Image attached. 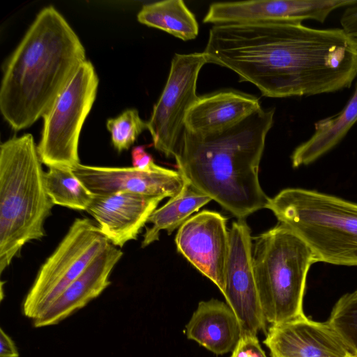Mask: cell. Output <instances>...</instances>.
I'll return each mask as SVG.
<instances>
[{"label": "cell", "mask_w": 357, "mask_h": 357, "mask_svg": "<svg viewBox=\"0 0 357 357\" xmlns=\"http://www.w3.org/2000/svg\"><path fill=\"white\" fill-rule=\"evenodd\" d=\"M271 98L335 93L357 77V40L302 22L215 24L203 52Z\"/></svg>", "instance_id": "1"}, {"label": "cell", "mask_w": 357, "mask_h": 357, "mask_svg": "<svg viewBox=\"0 0 357 357\" xmlns=\"http://www.w3.org/2000/svg\"><path fill=\"white\" fill-rule=\"evenodd\" d=\"M275 109L260 108L224 130L199 134L186 128L174 157L185 178L238 219L264 208L268 197L259 167Z\"/></svg>", "instance_id": "2"}, {"label": "cell", "mask_w": 357, "mask_h": 357, "mask_svg": "<svg viewBox=\"0 0 357 357\" xmlns=\"http://www.w3.org/2000/svg\"><path fill=\"white\" fill-rule=\"evenodd\" d=\"M85 61V49L63 16L52 6L43 8L3 67V119L17 131L31 126Z\"/></svg>", "instance_id": "3"}, {"label": "cell", "mask_w": 357, "mask_h": 357, "mask_svg": "<svg viewBox=\"0 0 357 357\" xmlns=\"http://www.w3.org/2000/svg\"><path fill=\"white\" fill-rule=\"evenodd\" d=\"M37 146L30 133L0 146V273L23 246L45 236L54 206L44 183Z\"/></svg>", "instance_id": "4"}, {"label": "cell", "mask_w": 357, "mask_h": 357, "mask_svg": "<svg viewBox=\"0 0 357 357\" xmlns=\"http://www.w3.org/2000/svg\"><path fill=\"white\" fill-rule=\"evenodd\" d=\"M266 208L310 248L317 262L357 266V203L303 188H286Z\"/></svg>", "instance_id": "5"}, {"label": "cell", "mask_w": 357, "mask_h": 357, "mask_svg": "<svg viewBox=\"0 0 357 357\" xmlns=\"http://www.w3.org/2000/svg\"><path fill=\"white\" fill-rule=\"evenodd\" d=\"M316 262L308 245L281 222L255 238L253 271L267 322L278 324L305 316L307 275Z\"/></svg>", "instance_id": "6"}, {"label": "cell", "mask_w": 357, "mask_h": 357, "mask_svg": "<svg viewBox=\"0 0 357 357\" xmlns=\"http://www.w3.org/2000/svg\"><path fill=\"white\" fill-rule=\"evenodd\" d=\"M98 86L95 68L86 60L43 115L37 149L42 163L47 167L73 169L80 164L79 135L95 101Z\"/></svg>", "instance_id": "7"}, {"label": "cell", "mask_w": 357, "mask_h": 357, "mask_svg": "<svg viewBox=\"0 0 357 357\" xmlns=\"http://www.w3.org/2000/svg\"><path fill=\"white\" fill-rule=\"evenodd\" d=\"M109 243L98 226L89 219H75L39 269L24 300V315L35 319L84 271Z\"/></svg>", "instance_id": "8"}, {"label": "cell", "mask_w": 357, "mask_h": 357, "mask_svg": "<svg viewBox=\"0 0 357 357\" xmlns=\"http://www.w3.org/2000/svg\"><path fill=\"white\" fill-rule=\"evenodd\" d=\"M204 52L175 54L164 89L146 122L155 149L174 158L185 129V117L199 96L197 82L207 63Z\"/></svg>", "instance_id": "9"}, {"label": "cell", "mask_w": 357, "mask_h": 357, "mask_svg": "<svg viewBox=\"0 0 357 357\" xmlns=\"http://www.w3.org/2000/svg\"><path fill=\"white\" fill-rule=\"evenodd\" d=\"M229 231V250L222 294L227 305L237 316L243 335L266 333L265 319L258 297L252 265L250 229L244 219L232 223Z\"/></svg>", "instance_id": "10"}, {"label": "cell", "mask_w": 357, "mask_h": 357, "mask_svg": "<svg viewBox=\"0 0 357 357\" xmlns=\"http://www.w3.org/2000/svg\"><path fill=\"white\" fill-rule=\"evenodd\" d=\"M227 219L220 213L204 210L190 217L175 238L177 250L224 293L229 250Z\"/></svg>", "instance_id": "11"}, {"label": "cell", "mask_w": 357, "mask_h": 357, "mask_svg": "<svg viewBox=\"0 0 357 357\" xmlns=\"http://www.w3.org/2000/svg\"><path fill=\"white\" fill-rule=\"evenodd\" d=\"M357 0H263L212 3L203 22L215 24H261L313 20L324 23L335 10Z\"/></svg>", "instance_id": "12"}, {"label": "cell", "mask_w": 357, "mask_h": 357, "mask_svg": "<svg viewBox=\"0 0 357 357\" xmlns=\"http://www.w3.org/2000/svg\"><path fill=\"white\" fill-rule=\"evenodd\" d=\"M72 169L96 195L126 192L172 198L182 190L186 181L179 171L155 163L147 169L98 167L80 163Z\"/></svg>", "instance_id": "13"}, {"label": "cell", "mask_w": 357, "mask_h": 357, "mask_svg": "<svg viewBox=\"0 0 357 357\" xmlns=\"http://www.w3.org/2000/svg\"><path fill=\"white\" fill-rule=\"evenodd\" d=\"M263 342L271 357H357L329 320L317 322L305 316L272 325Z\"/></svg>", "instance_id": "14"}, {"label": "cell", "mask_w": 357, "mask_h": 357, "mask_svg": "<svg viewBox=\"0 0 357 357\" xmlns=\"http://www.w3.org/2000/svg\"><path fill=\"white\" fill-rule=\"evenodd\" d=\"M164 198L119 192L96 195L86 210L109 242L121 248L135 240Z\"/></svg>", "instance_id": "15"}, {"label": "cell", "mask_w": 357, "mask_h": 357, "mask_svg": "<svg viewBox=\"0 0 357 357\" xmlns=\"http://www.w3.org/2000/svg\"><path fill=\"white\" fill-rule=\"evenodd\" d=\"M123 253L110 243L35 319L36 328L59 324L100 296L111 284L109 275Z\"/></svg>", "instance_id": "16"}, {"label": "cell", "mask_w": 357, "mask_h": 357, "mask_svg": "<svg viewBox=\"0 0 357 357\" xmlns=\"http://www.w3.org/2000/svg\"><path fill=\"white\" fill-rule=\"evenodd\" d=\"M185 335L213 354L222 355L234 351L243 329L227 303L213 298L199 303L185 326Z\"/></svg>", "instance_id": "17"}, {"label": "cell", "mask_w": 357, "mask_h": 357, "mask_svg": "<svg viewBox=\"0 0 357 357\" xmlns=\"http://www.w3.org/2000/svg\"><path fill=\"white\" fill-rule=\"evenodd\" d=\"M261 107L257 98L236 91H222L200 96L189 109L185 128L199 134L232 126Z\"/></svg>", "instance_id": "18"}, {"label": "cell", "mask_w": 357, "mask_h": 357, "mask_svg": "<svg viewBox=\"0 0 357 357\" xmlns=\"http://www.w3.org/2000/svg\"><path fill=\"white\" fill-rule=\"evenodd\" d=\"M357 121V82L352 96L337 114L314 123L313 135L293 151L292 166L307 165L334 148Z\"/></svg>", "instance_id": "19"}, {"label": "cell", "mask_w": 357, "mask_h": 357, "mask_svg": "<svg viewBox=\"0 0 357 357\" xmlns=\"http://www.w3.org/2000/svg\"><path fill=\"white\" fill-rule=\"evenodd\" d=\"M212 199L185 181L182 190L160 208L155 209L148 219L151 227H146L142 241L145 248L158 241L160 232L166 230L171 234L179 228L191 215Z\"/></svg>", "instance_id": "20"}, {"label": "cell", "mask_w": 357, "mask_h": 357, "mask_svg": "<svg viewBox=\"0 0 357 357\" xmlns=\"http://www.w3.org/2000/svg\"><path fill=\"white\" fill-rule=\"evenodd\" d=\"M146 26L161 29L183 40L195 39L199 25L182 0H166L144 5L137 15Z\"/></svg>", "instance_id": "21"}, {"label": "cell", "mask_w": 357, "mask_h": 357, "mask_svg": "<svg viewBox=\"0 0 357 357\" xmlns=\"http://www.w3.org/2000/svg\"><path fill=\"white\" fill-rule=\"evenodd\" d=\"M44 183L54 205L86 211L95 197L71 168L49 167Z\"/></svg>", "instance_id": "22"}, {"label": "cell", "mask_w": 357, "mask_h": 357, "mask_svg": "<svg viewBox=\"0 0 357 357\" xmlns=\"http://www.w3.org/2000/svg\"><path fill=\"white\" fill-rule=\"evenodd\" d=\"M106 126L111 134L113 146L119 152L128 150L135 142L147 123L135 109H128L116 118L109 119Z\"/></svg>", "instance_id": "23"}, {"label": "cell", "mask_w": 357, "mask_h": 357, "mask_svg": "<svg viewBox=\"0 0 357 357\" xmlns=\"http://www.w3.org/2000/svg\"><path fill=\"white\" fill-rule=\"evenodd\" d=\"M357 352V291L343 295L328 319Z\"/></svg>", "instance_id": "24"}, {"label": "cell", "mask_w": 357, "mask_h": 357, "mask_svg": "<svg viewBox=\"0 0 357 357\" xmlns=\"http://www.w3.org/2000/svg\"><path fill=\"white\" fill-rule=\"evenodd\" d=\"M230 357H267L255 335H243Z\"/></svg>", "instance_id": "25"}, {"label": "cell", "mask_w": 357, "mask_h": 357, "mask_svg": "<svg viewBox=\"0 0 357 357\" xmlns=\"http://www.w3.org/2000/svg\"><path fill=\"white\" fill-rule=\"evenodd\" d=\"M342 29L357 40V5L346 8L340 18Z\"/></svg>", "instance_id": "26"}, {"label": "cell", "mask_w": 357, "mask_h": 357, "mask_svg": "<svg viewBox=\"0 0 357 357\" xmlns=\"http://www.w3.org/2000/svg\"><path fill=\"white\" fill-rule=\"evenodd\" d=\"M132 167L139 169H147L155 162L152 156L146 151L144 146H137L131 151Z\"/></svg>", "instance_id": "27"}, {"label": "cell", "mask_w": 357, "mask_h": 357, "mask_svg": "<svg viewBox=\"0 0 357 357\" xmlns=\"http://www.w3.org/2000/svg\"><path fill=\"white\" fill-rule=\"evenodd\" d=\"M0 357H19V352L15 342L1 328H0Z\"/></svg>", "instance_id": "28"}, {"label": "cell", "mask_w": 357, "mask_h": 357, "mask_svg": "<svg viewBox=\"0 0 357 357\" xmlns=\"http://www.w3.org/2000/svg\"><path fill=\"white\" fill-rule=\"evenodd\" d=\"M356 291H357V290H356Z\"/></svg>", "instance_id": "29"}]
</instances>
